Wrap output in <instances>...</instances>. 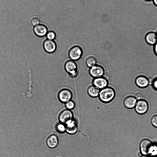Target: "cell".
<instances>
[{
    "mask_svg": "<svg viewBox=\"0 0 157 157\" xmlns=\"http://www.w3.org/2000/svg\"><path fill=\"white\" fill-rule=\"evenodd\" d=\"M151 154L150 157H157V151H153Z\"/></svg>",
    "mask_w": 157,
    "mask_h": 157,
    "instance_id": "26",
    "label": "cell"
},
{
    "mask_svg": "<svg viewBox=\"0 0 157 157\" xmlns=\"http://www.w3.org/2000/svg\"><path fill=\"white\" fill-rule=\"evenodd\" d=\"M72 97V92L67 88L62 89L59 91L58 94L59 101L64 103L71 100Z\"/></svg>",
    "mask_w": 157,
    "mask_h": 157,
    "instance_id": "5",
    "label": "cell"
},
{
    "mask_svg": "<svg viewBox=\"0 0 157 157\" xmlns=\"http://www.w3.org/2000/svg\"><path fill=\"white\" fill-rule=\"evenodd\" d=\"M46 143L49 147L51 148H54L56 147L58 144V138L54 135H52L48 138Z\"/></svg>",
    "mask_w": 157,
    "mask_h": 157,
    "instance_id": "16",
    "label": "cell"
},
{
    "mask_svg": "<svg viewBox=\"0 0 157 157\" xmlns=\"http://www.w3.org/2000/svg\"><path fill=\"white\" fill-rule=\"evenodd\" d=\"M46 36L47 39L50 40H54L56 37V33L54 31H50L48 32Z\"/></svg>",
    "mask_w": 157,
    "mask_h": 157,
    "instance_id": "21",
    "label": "cell"
},
{
    "mask_svg": "<svg viewBox=\"0 0 157 157\" xmlns=\"http://www.w3.org/2000/svg\"><path fill=\"white\" fill-rule=\"evenodd\" d=\"M65 124L66 126V132L70 135H73L76 133L78 131V126L76 121L74 119L67 121Z\"/></svg>",
    "mask_w": 157,
    "mask_h": 157,
    "instance_id": "8",
    "label": "cell"
},
{
    "mask_svg": "<svg viewBox=\"0 0 157 157\" xmlns=\"http://www.w3.org/2000/svg\"><path fill=\"white\" fill-rule=\"evenodd\" d=\"M135 97L137 100H139L142 99L143 96L141 93L139 92L136 94Z\"/></svg>",
    "mask_w": 157,
    "mask_h": 157,
    "instance_id": "25",
    "label": "cell"
},
{
    "mask_svg": "<svg viewBox=\"0 0 157 157\" xmlns=\"http://www.w3.org/2000/svg\"><path fill=\"white\" fill-rule=\"evenodd\" d=\"M115 90L110 87H106L100 90L98 98L100 100L105 103L111 102L115 98Z\"/></svg>",
    "mask_w": 157,
    "mask_h": 157,
    "instance_id": "1",
    "label": "cell"
},
{
    "mask_svg": "<svg viewBox=\"0 0 157 157\" xmlns=\"http://www.w3.org/2000/svg\"><path fill=\"white\" fill-rule=\"evenodd\" d=\"M136 85L141 88H145L149 84L148 79L146 77L140 75L138 76L135 79Z\"/></svg>",
    "mask_w": 157,
    "mask_h": 157,
    "instance_id": "13",
    "label": "cell"
},
{
    "mask_svg": "<svg viewBox=\"0 0 157 157\" xmlns=\"http://www.w3.org/2000/svg\"><path fill=\"white\" fill-rule=\"evenodd\" d=\"M40 23L39 19L36 17H35L33 18L31 20V23L34 26L38 25Z\"/></svg>",
    "mask_w": 157,
    "mask_h": 157,
    "instance_id": "22",
    "label": "cell"
},
{
    "mask_svg": "<svg viewBox=\"0 0 157 157\" xmlns=\"http://www.w3.org/2000/svg\"><path fill=\"white\" fill-rule=\"evenodd\" d=\"M151 121V124L154 126L157 127V115L152 117Z\"/></svg>",
    "mask_w": 157,
    "mask_h": 157,
    "instance_id": "23",
    "label": "cell"
},
{
    "mask_svg": "<svg viewBox=\"0 0 157 157\" xmlns=\"http://www.w3.org/2000/svg\"><path fill=\"white\" fill-rule=\"evenodd\" d=\"M89 73L92 77L95 78H97L103 76L104 70L101 66L96 65L90 68Z\"/></svg>",
    "mask_w": 157,
    "mask_h": 157,
    "instance_id": "6",
    "label": "cell"
},
{
    "mask_svg": "<svg viewBox=\"0 0 157 157\" xmlns=\"http://www.w3.org/2000/svg\"><path fill=\"white\" fill-rule=\"evenodd\" d=\"M141 157H149V156H147V155H143L141 156Z\"/></svg>",
    "mask_w": 157,
    "mask_h": 157,
    "instance_id": "29",
    "label": "cell"
},
{
    "mask_svg": "<svg viewBox=\"0 0 157 157\" xmlns=\"http://www.w3.org/2000/svg\"><path fill=\"white\" fill-rule=\"evenodd\" d=\"M33 31L36 36L39 37L45 36L48 32L47 27L43 25H38L35 26Z\"/></svg>",
    "mask_w": 157,
    "mask_h": 157,
    "instance_id": "12",
    "label": "cell"
},
{
    "mask_svg": "<svg viewBox=\"0 0 157 157\" xmlns=\"http://www.w3.org/2000/svg\"><path fill=\"white\" fill-rule=\"evenodd\" d=\"M93 83V85L99 90H101L107 87L108 82L107 78L102 76L94 78Z\"/></svg>",
    "mask_w": 157,
    "mask_h": 157,
    "instance_id": "10",
    "label": "cell"
},
{
    "mask_svg": "<svg viewBox=\"0 0 157 157\" xmlns=\"http://www.w3.org/2000/svg\"><path fill=\"white\" fill-rule=\"evenodd\" d=\"M137 102V99L135 97L129 96L125 98L123 103L125 107L128 109H132L135 107Z\"/></svg>",
    "mask_w": 157,
    "mask_h": 157,
    "instance_id": "14",
    "label": "cell"
},
{
    "mask_svg": "<svg viewBox=\"0 0 157 157\" xmlns=\"http://www.w3.org/2000/svg\"><path fill=\"white\" fill-rule=\"evenodd\" d=\"M156 34H157V33H156Z\"/></svg>",
    "mask_w": 157,
    "mask_h": 157,
    "instance_id": "30",
    "label": "cell"
},
{
    "mask_svg": "<svg viewBox=\"0 0 157 157\" xmlns=\"http://www.w3.org/2000/svg\"><path fill=\"white\" fill-rule=\"evenodd\" d=\"M153 88L157 90V78L154 79L151 84Z\"/></svg>",
    "mask_w": 157,
    "mask_h": 157,
    "instance_id": "24",
    "label": "cell"
},
{
    "mask_svg": "<svg viewBox=\"0 0 157 157\" xmlns=\"http://www.w3.org/2000/svg\"><path fill=\"white\" fill-rule=\"evenodd\" d=\"M148 107L147 102L145 100L141 99L137 102L135 106V109L137 113L142 114L147 112Z\"/></svg>",
    "mask_w": 157,
    "mask_h": 157,
    "instance_id": "7",
    "label": "cell"
},
{
    "mask_svg": "<svg viewBox=\"0 0 157 157\" xmlns=\"http://www.w3.org/2000/svg\"><path fill=\"white\" fill-rule=\"evenodd\" d=\"M100 90L94 85L91 86L87 89L88 95L92 98H97L98 97Z\"/></svg>",
    "mask_w": 157,
    "mask_h": 157,
    "instance_id": "17",
    "label": "cell"
},
{
    "mask_svg": "<svg viewBox=\"0 0 157 157\" xmlns=\"http://www.w3.org/2000/svg\"><path fill=\"white\" fill-rule=\"evenodd\" d=\"M60 123L65 124L68 121L73 119V114L71 110L66 109L63 111L59 116Z\"/></svg>",
    "mask_w": 157,
    "mask_h": 157,
    "instance_id": "9",
    "label": "cell"
},
{
    "mask_svg": "<svg viewBox=\"0 0 157 157\" xmlns=\"http://www.w3.org/2000/svg\"><path fill=\"white\" fill-rule=\"evenodd\" d=\"M140 147L141 153L144 155L151 154L154 149L152 142L147 139H144L141 141Z\"/></svg>",
    "mask_w": 157,
    "mask_h": 157,
    "instance_id": "2",
    "label": "cell"
},
{
    "mask_svg": "<svg viewBox=\"0 0 157 157\" xmlns=\"http://www.w3.org/2000/svg\"><path fill=\"white\" fill-rule=\"evenodd\" d=\"M154 51L155 53L157 56V42L154 45Z\"/></svg>",
    "mask_w": 157,
    "mask_h": 157,
    "instance_id": "27",
    "label": "cell"
},
{
    "mask_svg": "<svg viewBox=\"0 0 157 157\" xmlns=\"http://www.w3.org/2000/svg\"><path fill=\"white\" fill-rule=\"evenodd\" d=\"M43 47L46 52L49 53H52L55 51L56 46L53 40L46 39L44 43Z\"/></svg>",
    "mask_w": 157,
    "mask_h": 157,
    "instance_id": "11",
    "label": "cell"
},
{
    "mask_svg": "<svg viewBox=\"0 0 157 157\" xmlns=\"http://www.w3.org/2000/svg\"><path fill=\"white\" fill-rule=\"evenodd\" d=\"M75 102L71 100L65 103L66 108L70 110L73 109L75 108Z\"/></svg>",
    "mask_w": 157,
    "mask_h": 157,
    "instance_id": "20",
    "label": "cell"
},
{
    "mask_svg": "<svg viewBox=\"0 0 157 157\" xmlns=\"http://www.w3.org/2000/svg\"><path fill=\"white\" fill-rule=\"evenodd\" d=\"M146 42L151 45H154L157 42V34L151 32L147 34L145 37Z\"/></svg>",
    "mask_w": 157,
    "mask_h": 157,
    "instance_id": "15",
    "label": "cell"
},
{
    "mask_svg": "<svg viewBox=\"0 0 157 157\" xmlns=\"http://www.w3.org/2000/svg\"><path fill=\"white\" fill-rule=\"evenodd\" d=\"M96 59L93 56L88 57L86 60V64L87 66L90 68L96 65Z\"/></svg>",
    "mask_w": 157,
    "mask_h": 157,
    "instance_id": "18",
    "label": "cell"
},
{
    "mask_svg": "<svg viewBox=\"0 0 157 157\" xmlns=\"http://www.w3.org/2000/svg\"><path fill=\"white\" fill-rule=\"evenodd\" d=\"M82 50L78 46H75L72 47L68 52L69 58L74 61L79 60L82 56Z\"/></svg>",
    "mask_w": 157,
    "mask_h": 157,
    "instance_id": "3",
    "label": "cell"
},
{
    "mask_svg": "<svg viewBox=\"0 0 157 157\" xmlns=\"http://www.w3.org/2000/svg\"><path fill=\"white\" fill-rule=\"evenodd\" d=\"M153 2L157 6V0H153Z\"/></svg>",
    "mask_w": 157,
    "mask_h": 157,
    "instance_id": "28",
    "label": "cell"
},
{
    "mask_svg": "<svg viewBox=\"0 0 157 157\" xmlns=\"http://www.w3.org/2000/svg\"><path fill=\"white\" fill-rule=\"evenodd\" d=\"M56 129L58 132L61 133H63L66 132V126L65 124L59 122L56 125Z\"/></svg>",
    "mask_w": 157,
    "mask_h": 157,
    "instance_id": "19",
    "label": "cell"
},
{
    "mask_svg": "<svg viewBox=\"0 0 157 157\" xmlns=\"http://www.w3.org/2000/svg\"><path fill=\"white\" fill-rule=\"evenodd\" d=\"M64 68L65 71L72 76H75L77 74V66L73 60H68L66 61L64 65Z\"/></svg>",
    "mask_w": 157,
    "mask_h": 157,
    "instance_id": "4",
    "label": "cell"
}]
</instances>
